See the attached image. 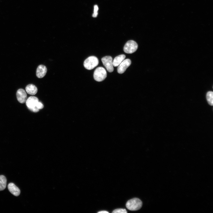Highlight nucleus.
I'll return each mask as SVG.
<instances>
[{"label": "nucleus", "instance_id": "f257e3e1", "mask_svg": "<svg viewBox=\"0 0 213 213\" xmlns=\"http://www.w3.org/2000/svg\"><path fill=\"white\" fill-rule=\"evenodd\" d=\"M142 205V202L139 199L134 198L129 200L127 202L126 206L130 211H136L140 209Z\"/></svg>", "mask_w": 213, "mask_h": 213}, {"label": "nucleus", "instance_id": "f03ea898", "mask_svg": "<svg viewBox=\"0 0 213 213\" xmlns=\"http://www.w3.org/2000/svg\"><path fill=\"white\" fill-rule=\"evenodd\" d=\"M99 63V60L96 57L91 56L88 57L84 61L83 65L85 69L91 70L97 66Z\"/></svg>", "mask_w": 213, "mask_h": 213}, {"label": "nucleus", "instance_id": "7ed1b4c3", "mask_svg": "<svg viewBox=\"0 0 213 213\" xmlns=\"http://www.w3.org/2000/svg\"><path fill=\"white\" fill-rule=\"evenodd\" d=\"M107 76V72L105 69L102 67H99L95 70L93 78L96 81L101 82L104 80Z\"/></svg>", "mask_w": 213, "mask_h": 213}, {"label": "nucleus", "instance_id": "20e7f679", "mask_svg": "<svg viewBox=\"0 0 213 213\" xmlns=\"http://www.w3.org/2000/svg\"><path fill=\"white\" fill-rule=\"evenodd\" d=\"M138 48V45L136 42L133 40L127 41L124 46V51L127 54H132L135 52Z\"/></svg>", "mask_w": 213, "mask_h": 213}, {"label": "nucleus", "instance_id": "39448f33", "mask_svg": "<svg viewBox=\"0 0 213 213\" xmlns=\"http://www.w3.org/2000/svg\"><path fill=\"white\" fill-rule=\"evenodd\" d=\"M101 60L103 65L107 70L110 72H112L114 70V68L112 57L110 56H106L102 58Z\"/></svg>", "mask_w": 213, "mask_h": 213}, {"label": "nucleus", "instance_id": "423d86ee", "mask_svg": "<svg viewBox=\"0 0 213 213\" xmlns=\"http://www.w3.org/2000/svg\"><path fill=\"white\" fill-rule=\"evenodd\" d=\"M131 63V61L129 59L124 60L117 67L118 72L119 74L123 73L126 69L130 65Z\"/></svg>", "mask_w": 213, "mask_h": 213}, {"label": "nucleus", "instance_id": "0eeeda50", "mask_svg": "<svg viewBox=\"0 0 213 213\" xmlns=\"http://www.w3.org/2000/svg\"><path fill=\"white\" fill-rule=\"evenodd\" d=\"M17 98L18 101L22 104L24 103L27 99V95L25 90L19 89L16 93Z\"/></svg>", "mask_w": 213, "mask_h": 213}, {"label": "nucleus", "instance_id": "6e6552de", "mask_svg": "<svg viewBox=\"0 0 213 213\" xmlns=\"http://www.w3.org/2000/svg\"><path fill=\"white\" fill-rule=\"evenodd\" d=\"M39 101L38 98L34 96L29 97L26 101V105L28 109H30L36 106V105Z\"/></svg>", "mask_w": 213, "mask_h": 213}, {"label": "nucleus", "instance_id": "1a4fd4ad", "mask_svg": "<svg viewBox=\"0 0 213 213\" xmlns=\"http://www.w3.org/2000/svg\"><path fill=\"white\" fill-rule=\"evenodd\" d=\"M47 71L46 67L43 65H40L37 67L36 70V75L38 78H42L46 75Z\"/></svg>", "mask_w": 213, "mask_h": 213}, {"label": "nucleus", "instance_id": "9d476101", "mask_svg": "<svg viewBox=\"0 0 213 213\" xmlns=\"http://www.w3.org/2000/svg\"><path fill=\"white\" fill-rule=\"evenodd\" d=\"M8 188L9 192L14 196H17L20 195V190L14 183H9L8 185Z\"/></svg>", "mask_w": 213, "mask_h": 213}, {"label": "nucleus", "instance_id": "9b49d317", "mask_svg": "<svg viewBox=\"0 0 213 213\" xmlns=\"http://www.w3.org/2000/svg\"><path fill=\"white\" fill-rule=\"evenodd\" d=\"M25 90L28 93L31 95L36 94L38 91L36 87L32 84L27 85L25 88Z\"/></svg>", "mask_w": 213, "mask_h": 213}, {"label": "nucleus", "instance_id": "f8f14e48", "mask_svg": "<svg viewBox=\"0 0 213 213\" xmlns=\"http://www.w3.org/2000/svg\"><path fill=\"white\" fill-rule=\"evenodd\" d=\"M125 57V55L124 54H121L116 57L112 61L113 66H118L124 60Z\"/></svg>", "mask_w": 213, "mask_h": 213}, {"label": "nucleus", "instance_id": "ddd939ff", "mask_svg": "<svg viewBox=\"0 0 213 213\" xmlns=\"http://www.w3.org/2000/svg\"><path fill=\"white\" fill-rule=\"evenodd\" d=\"M7 180L3 175H0V191L4 190L6 188Z\"/></svg>", "mask_w": 213, "mask_h": 213}, {"label": "nucleus", "instance_id": "4468645a", "mask_svg": "<svg viewBox=\"0 0 213 213\" xmlns=\"http://www.w3.org/2000/svg\"><path fill=\"white\" fill-rule=\"evenodd\" d=\"M206 98L208 104L211 105H213V93L212 91L208 92L206 95Z\"/></svg>", "mask_w": 213, "mask_h": 213}, {"label": "nucleus", "instance_id": "2eb2a0df", "mask_svg": "<svg viewBox=\"0 0 213 213\" xmlns=\"http://www.w3.org/2000/svg\"><path fill=\"white\" fill-rule=\"evenodd\" d=\"M127 212L125 209H117L114 210L113 213H127Z\"/></svg>", "mask_w": 213, "mask_h": 213}, {"label": "nucleus", "instance_id": "dca6fc26", "mask_svg": "<svg viewBox=\"0 0 213 213\" xmlns=\"http://www.w3.org/2000/svg\"><path fill=\"white\" fill-rule=\"evenodd\" d=\"M36 106L39 109H43L44 106L41 102L38 101L36 105Z\"/></svg>", "mask_w": 213, "mask_h": 213}, {"label": "nucleus", "instance_id": "f3484780", "mask_svg": "<svg viewBox=\"0 0 213 213\" xmlns=\"http://www.w3.org/2000/svg\"><path fill=\"white\" fill-rule=\"evenodd\" d=\"M98 10V7L97 5H95L94 6V12H97Z\"/></svg>", "mask_w": 213, "mask_h": 213}, {"label": "nucleus", "instance_id": "a211bd4d", "mask_svg": "<svg viewBox=\"0 0 213 213\" xmlns=\"http://www.w3.org/2000/svg\"><path fill=\"white\" fill-rule=\"evenodd\" d=\"M97 12H94L93 14V17H96L97 15Z\"/></svg>", "mask_w": 213, "mask_h": 213}, {"label": "nucleus", "instance_id": "6ab92c4d", "mask_svg": "<svg viewBox=\"0 0 213 213\" xmlns=\"http://www.w3.org/2000/svg\"><path fill=\"white\" fill-rule=\"evenodd\" d=\"M98 213H108L109 212L106 211H101L99 212H98Z\"/></svg>", "mask_w": 213, "mask_h": 213}]
</instances>
